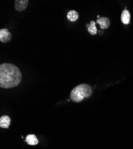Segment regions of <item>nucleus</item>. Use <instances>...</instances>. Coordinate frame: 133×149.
Wrapping results in <instances>:
<instances>
[{
  "mask_svg": "<svg viewBox=\"0 0 133 149\" xmlns=\"http://www.w3.org/2000/svg\"><path fill=\"white\" fill-rule=\"evenodd\" d=\"M22 78L20 69L11 63L0 65V86L4 88H14L18 86Z\"/></svg>",
  "mask_w": 133,
  "mask_h": 149,
  "instance_id": "nucleus-1",
  "label": "nucleus"
},
{
  "mask_svg": "<svg viewBox=\"0 0 133 149\" xmlns=\"http://www.w3.org/2000/svg\"><path fill=\"white\" fill-rule=\"evenodd\" d=\"M91 86L86 84H80L74 88L70 92V99L76 103L82 101L84 98L89 97L92 94Z\"/></svg>",
  "mask_w": 133,
  "mask_h": 149,
  "instance_id": "nucleus-2",
  "label": "nucleus"
},
{
  "mask_svg": "<svg viewBox=\"0 0 133 149\" xmlns=\"http://www.w3.org/2000/svg\"><path fill=\"white\" fill-rule=\"evenodd\" d=\"M12 35L7 29H1L0 30V41L6 43L10 41L11 39Z\"/></svg>",
  "mask_w": 133,
  "mask_h": 149,
  "instance_id": "nucleus-3",
  "label": "nucleus"
},
{
  "mask_svg": "<svg viewBox=\"0 0 133 149\" xmlns=\"http://www.w3.org/2000/svg\"><path fill=\"white\" fill-rule=\"evenodd\" d=\"M29 3L28 0H16L15 1V8L17 11H22L27 7Z\"/></svg>",
  "mask_w": 133,
  "mask_h": 149,
  "instance_id": "nucleus-4",
  "label": "nucleus"
},
{
  "mask_svg": "<svg viewBox=\"0 0 133 149\" xmlns=\"http://www.w3.org/2000/svg\"><path fill=\"white\" fill-rule=\"evenodd\" d=\"M96 23L100 24V28L102 29H107L110 25V20L107 17H103L98 19L96 20Z\"/></svg>",
  "mask_w": 133,
  "mask_h": 149,
  "instance_id": "nucleus-5",
  "label": "nucleus"
},
{
  "mask_svg": "<svg viewBox=\"0 0 133 149\" xmlns=\"http://www.w3.org/2000/svg\"><path fill=\"white\" fill-rule=\"evenodd\" d=\"M11 123L10 118L6 115L2 116L0 118V127L3 128H8Z\"/></svg>",
  "mask_w": 133,
  "mask_h": 149,
  "instance_id": "nucleus-6",
  "label": "nucleus"
},
{
  "mask_svg": "<svg viewBox=\"0 0 133 149\" xmlns=\"http://www.w3.org/2000/svg\"><path fill=\"white\" fill-rule=\"evenodd\" d=\"M130 13L128 10L125 9L121 14V21L125 24H128L130 23Z\"/></svg>",
  "mask_w": 133,
  "mask_h": 149,
  "instance_id": "nucleus-7",
  "label": "nucleus"
},
{
  "mask_svg": "<svg viewBox=\"0 0 133 149\" xmlns=\"http://www.w3.org/2000/svg\"><path fill=\"white\" fill-rule=\"evenodd\" d=\"M25 141L29 145H31V146L37 145L38 143V140L37 138L36 137V136L33 134L28 135Z\"/></svg>",
  "mask_w": 133,
  "mask_h": 149,
  "instance_id": "nucleus-8",
  "label": "nucleus"
},
{
  "mask_svg": "<svg viewBox=\"0 0 133 149\" xmlns=\"http://www.w3.org/2000/svg\"><path fill=\"white\" fill-rule=\"evenodd\" d=\"M67 17L70 22H75L79 17V14L75 10H70L68 12Z\"/></svg>",
  "mask_w": 133,
  "mask_h": 149,
  "instance_id": "nucleus-9",
  "label": "nucleus"
},
{
  "mask_svg": "<svg viewBox=\"0 0 133 149\" xmlns=\"http://www.w3.org/2000/svg\"><path fill=\"white\" fill-rule=\"evenodd\" d=\"M88 32L93 35H94L97 32V29L95 26V23L94 21H91L90 23V26L88 28Z\"/></svg>",
  "mask_w": 133,
  "mask_h": 149,
  "instance_id": "nucleus-10",
  "label": "nucleus"
}]
</instances>
